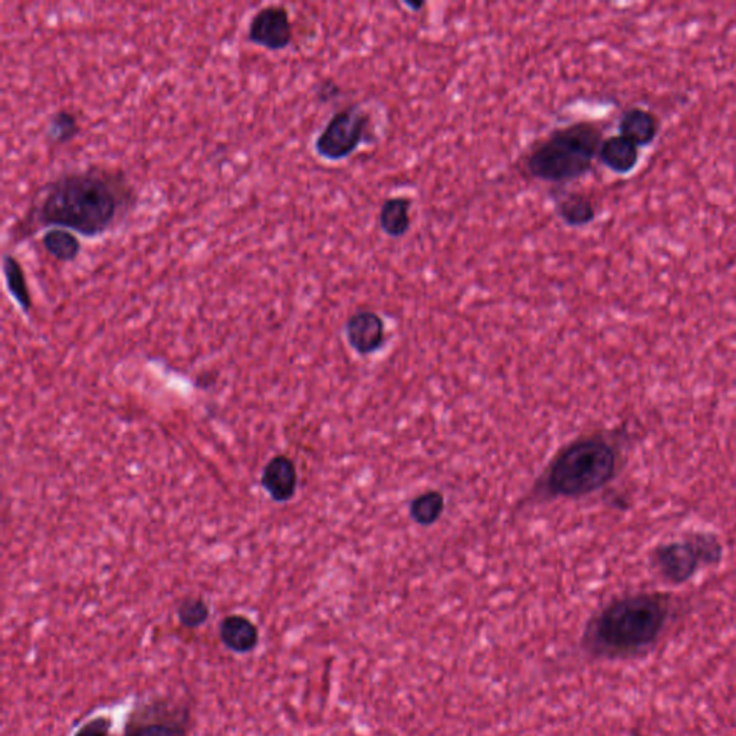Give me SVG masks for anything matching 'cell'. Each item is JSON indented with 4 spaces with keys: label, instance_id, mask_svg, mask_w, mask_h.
I'll use <instances>...</instances> for the list:
<instances>
[{
    "label": "cell",
    "instance_id": "obj_1",
    "mask_svg": "<svg viewBox=\"0 0 736 736\" xmlns=\"http://www.w3.org/2000/svg\"><path fill=\"white\" fill-rule=\"evenodd\" d=\"M134 205L136 192L124 173L101 167L64 173L42 190L26 216L25 232L61 228L84 238H100Z\"/></svg>",
    "mask_w": 736,
    "mask_h": 736
},
{
    "label": "cell",
    "instance_id": "obj_2",
    "mask_svg": "<svg viewBox=\"0 0 736 736\" xmlns=\"http://www.w3.org/2000/svg\"><path fill=\"white\" fill-rule=\"evenodd\" d=\"M672 596L639 591L613 598L584 626L580 649L593 660H629L655 647L672 616Z\"/></svg>",
    "mask_w": 736,
    "mask_h": 736
},
{
    "label": "cell",
    "instance_id": "obj_3",
    "mask_svg": "<svg viewBox=\"0 0 736 736\" xmlns=\"http://www.w3.org/2000/svg\"><path fill=\"white\" fill-rule=\"evenodd\" d=\"M619 466V448L606 436L580 437L551 460L541 479V491L550 498H584L606 488Z\"/></svg>",
    "mask_w": 736,
    "mask_h": 736
},
{
    "label": "cell",
    "instance_id": "obj_4",
    "mask_svg": "<svg viewBox=\"0 0 736 736\" xmlns=\"http://www.w3.org/2000/svg\"><path fill=\"white\" fill-rule=\"evenodd\" d=\"M603 140V130L593 121L555 128L529 151L525 169L538 182H575L593 170Z\"/></svg>",
    "mask_w": 736,
    "mask_h": 736
},
{
    "label": "cell",
    "instance_id": "obj_5",
    "mask_svg": "<svg viewBox=\"0 0 736 736\" xmlns=\"http://www.w3.org/2000/svg\"><path fill=\"white\" fill-rule=\"evenodd\" d=\"M725 548L718 535L690 529L678 538L659 542L649 554L650 568L669 586H683L705 568L718 567Z\"/></svg>",
    "mask_w": 736,
    "mask_h": 736
},
{
    "label": "cell",
    "instance_id": "obj_6",
    "mask_svg": "<svg viewBox=\"0 0 736 736\" xmlns=\"http://www.w3.org/2000/svg\"><path fill=\"white\" fill-rule=\"evenodd\" d=\"M373 118L363 104H350L335 111L314 141L320 159L337 163L347 160L371 138Z\"/></svg>",
    "mask_w": 736,
    "mask_h": 736
},
{
    "label": "cell",
    "instance_id": "obj_7",
    "mask_svg": "<svg viewBox=\"0 0 736 736\" xmlns=\"http://www.w3.org/2000/svg\"><path fill=\"white\" fill-rule=\"evenodd\" d=\"M189 729L187 706L157 701L131 715L124 736H189Z\"/></svg>",
    "mask_w": 736,
    "mask_h": 736
},
{
    "label": "cell",
    "instance_id": "obj_8",
    "mask_svg": "<svg viewBox=\"0 0 736 736\" xmlns=\"http://www.w3.org/2000/svg\"><path fill=\"white\" fill-rule=\"evenodd\" d=\"M248 41L271 52L285 51L294 41V23L285 6L268 5L249 19Z\"/></svg>",
    "mask_w": 736,
    "mask_h": 736
},
{
    "label": "cell",
    "instance_id": "obj_9",
    "mask_svg": "<svg viewBox=\"0 0 736 736\" xmlns=\"http://www.w3.org/2000/svg\"><path fill=\"white\" fill-rule=\"evenodd\" d=\"M348 344L360 356L377 353L386 343V324L374 311H357L345 322Z\"/></svg>",
    "mask_w": 736,
    "mask_h": 736
},
{
    "label": "cell",
    "instance_id": "obj_10",
    "mask_svg": "<svg viewBox=\"0 0 736 736\" xmlns=\"http://www.w3.org/2000/svg\"><path fill=\"white\" fill-rule=\"evenodd\" d=\"M261 485L272 501L284 504L297 494L298 472L294 460L287 455H276L262 471Z\"/></svg>",
    "mask_w": 736,
    "mask_h": 736
},
{
    "label": "cell",
    "instance_id": "obj_11",
    "mask_svg": "<svg viewBox=\"0 0 736 736\" xmlns=\"http://www.w3.org/2000/svg\"><path fill=\"white\" fill-rule=\"evenodd\" d=\"M219 639L235 655H249L261 640L258 626L243 614H229L219 624Z\"/></svg>",
    "mask_w": 736,
    "mask_h": 736
},
{
    "label": "cell",
    "instance_id": "obj_12",
    "mask_svg": "<svg viewBox=\"0 0 736 736\" xmlns=\"http://www.w3.org/2000/svg\"><path fill=\"white\" fill-rule=\"evenodd\" d=\"M597 159L614 174H629L639 164L640 150L632 141L617 134L604 138Z\"/></svg>",
    "mask_w": 736,
    "mask_h": 736
},
{
    "label": "cell",
    "instance_id": "obj_13",
    "mask_svg": "<svg viewBox=\"0 0 736 736\" xmlns=\"http://www.w3.org/2000/svg\"><path fill=\"white\" fill-rule=\"evenodd\" d=\"M659 130V118L652 111L644 110L642 107H632L621 114L620 136L632 141L639 149L650 146L656 140Z\"/></svg>",
    "mask_w": 736,
    "mask_h": 736
},
{
    "label": "cell",
    "instance_id": "obj_14",
    "mask_svg": "<svg viewBox=\"0 0 736 736\" xmlns=\"http://www.w3.org/2000/svg\"><path fill=\"white\" fill-rule=\"evenodd\" d=\"M558 219L568 228L580 229L593 223L597 209L590 196L580 192H567L558 196L554 203Z\"/></svg>",
    "mask_w": 736,
    "mask_h": 736
},
{
    "label": "cell",
    "instance_id": "obj_15",
    "mask_svg": "<svg viewBox=\"0 0 736 736\" xmlns=\"http://www.w3.org/2000/svg\"><path fill=\"white\" fill-rule=\"evenodd\" d=\"M413 200L407 196L389 197L380 207L379 225L384 235L402 239L412 228Z\"/></svg>",
    "mask_w": 736,
    "mask_h": 736
},
{
    "label": "cell",
    "instance_id": "obj_16",
    "mask_svg": "<svg viewBox=\"0 0 736 736\" xmlns=\"http://www.w3.org/2000/svg\"><path fill=\"white\" fill-rule=\"evenodd\" d=\"M3 278H5L6 289L11 295L13 301L16 302L23 314L28 315L34 307L32 302L31 289H29L28 278H26L25 269L18 258L5 253L2 261Z\"/></svg>",
    "mask_w": 736,
    "mask_h": 736
},
{
    "label": "cell",
    "instance_id": "obj_17",
    "mask_svg": "<svg viewBox=\"0 0 736 736\" xmlns=\"http://www.w3.org/2000/svg\"><path fill=\"white\" fill-rule=\"evenodd\" d=\"M41 243L45 252L61 264L74 262L82 251L77 233L67 229L52 228L46 230L42 235Z\"/></svg>",
    "mask_w": 736,
    "mask_h": 736
},
{
    "label": "cell",
    "instance_id": "obj_18",
    "mask_svg": "<svg viewBox=\"0 0 736 736\" xmlns=\"http://www.w3.org/2000/svg\"><path fill=\"white\" fill-rule=\"evenodd\" d=\"M445 511V496L439 491H426L410 502L409 514L416 524L430 527L442 518Z\"/></svg>",
    "mask_w": 736,
    "mask_h": 736
},
{
    "label": "cell",
    "instance_id": "obj_19",
    "mask_svg": "<svg viewBox=\"0 0 736 736\" xmlns=\"http://www.w3.org/2000/svg\"><path fill=\"white\" fill-rule=\"evenodd\" d=\"M80 120L69 110H59L51 115L46 127V140L54 146H64L80 134Z\"/></svg>",
    "mask_w": 736,
    "mask_h": 736
},
{
    "label": "cell",
    "instance_id": "obj_20",
    "mask_svg": "<svg viewBox=\"0 0 736 736\" xmlns=\"http://www.w3.org/2000/svg\"><path fill=\"white\" fill-rule=\"evenodd\" d=\"M210 617L209 604L202 597H187L177 607V619L184 629L196 630L205 626Z\"/></svg>",
    "mask_w": 736,
    "mask_h": 736
},
{
    "label": "cell",
    "instance_id": "obj_21",
    "mask_svg": "<svg viewBox=\"0 0 736 736\" xmlns=\"http://www.w3.org/2000/svg\"><path fill=\"white\" fill-rule=\"evenodd\" d=\"M113 719L100 715L82 724L72 736H113Z\"/></svg>",
    "mask_w": 736,
    "mask_h": 736
},
{
    "label": "cell",
    "instance_id": "obj_22",
    "mask_svg": "<svg viewBox=\"0 0 736 736\" xmlns=\"http://www.w3.org/2000/svg\"><path fill=\"white\" fill-rule=\"evenodd\" d=\"M341 88L337 82L333 80L321 81L317 87V98L320 103H330L335 98L340 97Z\"/></svg>",
    "mask_w": 736,
    "mask_h": 736
},
{
    "label": "cell",
    "instance_id": "obj_23",
    "mask_svg": "<svg viewBox=\"0 0 736 736\" xmlns=\"http://www.w3.org/2000/svg\"><path fill=\"white\" fill-rule=\"evenodd\" d=\"M404 5L407 6V8L412 9V12H420L423 8H425L426 3L425 2H404Z\"/></svg>",
    "mask_w": 736,
    "mask_h": 736
},
{
    "label": "cell",
    "instance_id": "obj_24",
    "mask_svg": "<svg viewBox=\"0 0 736 736\" xmlns=\"http://www.w3.org/2000/svg\"><path fill=\"white\" fill-rule=\"evenodd\" d=\"M632 736H647V735L640 734V732H634V734Z\"/></svg>",
    "mask_w": 736,
    "mask_h": 736
}]
</instances>
